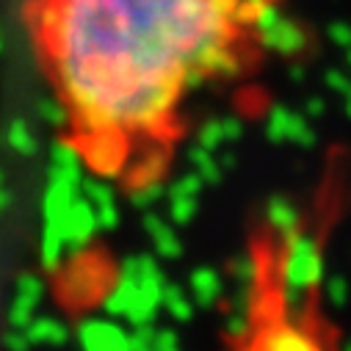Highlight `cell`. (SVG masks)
Listing matches in <instances>:
<instances>
[{"label": "cell", "instance_id": "cell-1", "mask_svg": "<svg viewBox=\"0 0 351 351\" xmlns=\"http://www.w3.org/2000/svg\"><path fill=\"white\" fill-rule=\"evenodd\" d=\"M23 23L53 83L61 141L119 133L133 155L138 136L171 119L186 66L235 31L210 0H25Z\"/></svg>", "mask_w": 351, "mask_h": 351}, {"label": "cell", "instance_id": "cell-2", "mask_svg": "<svg viewBox=\"0 0 351 351\" xmlns=\"http://www.w3.org/2000/svg\"><path fill=\"white\" fill-rule=\"evenodd\" d=\"M324 282V254L313 232H296L285 238V254L280 260V299L291 318H302L313 288Z\"/></svg>", "mask_w": 351, "mask_h": 351}, {"label": "cell", "instance_id": "cell-3", "mask_svg": "<svg viewBox=\"0 0 351 351\" xmlns=\"http://www.w3.org/2000/svg\"><path fill=\"white\" fill-rule=\"evenodd\" d=\"M252 343L269 351H315L318 348V340L313 337V332H307L299 324V318H291V315L288 321H269L263 329H257Z\"/></svg>", "mask_w": 351, "mask_h": 351}, {"label": "cell", "instance_id": "cell-4", "mask_svg": "<svg viewBox=\"0 0 351 351\" xmlns=\"http://www.w3.org/2000/svg\"><path fill=\"white\" fill-rule=\"evenodd\" d=\"M257 42H260L263 50H271V53H280V56H296L307 47V34L296 20H288L282 14L280 23H274L271 28L257 34Z\"/></svg>", "mask_w": 351, "mask_h": 351}, {"label": "cell", "instance_id": "cell-5", "mask_svg": "<svg viewBox=\"0 0 351 351\" xmlns=\"http://www.w3.org/2000/svg\"><path fill=\"white\" fill-rule=\"evenodd\" d=\"M224 288L227 285H224L221 274L213 266H199L189 277V293H191L194 304H199L202 310L216 307L221 302V296H224Z\"/></svg>", "mask_w": 351, "mask_h": 351}, {"label": "cell", "instance_id": "cell-6", "mask_svg": "<svg viewBox=\"0 0 351 351\" xmlns=\"http://www.w3.org/2000/svg\"><path fill=\"white\" fill-rule=\"evenodd\" d=\"M144 227H147V232H149V238H152V243H155V249H158L160 257L178 260V257L183 254V243H180L178 232H174V224H171V221H166V219L149 213V216L144 219Z\"/></svg>", "mask_w": 351, "mask_h": 351}, {"label": "cell", "instance_id": "cell-7", "mask_svg": "<svg viewBox=\"0 0 351 351\" xmlns=\"http://www.w3.org/2000/svg\"><path fill=\"white\" fill-rule=\"evenodd\" d=\"M266 219H269L271 230L280 232L282 238L296 235L299 227H302V213L288 197H271L269 205H266Z\"/></svg>", "mask_w": 351, "mask_h": 351}, {"label": "cell", "instance_id": "cell-8", "mask_svg": "<svg viewBox=\"0 0 351 351\" xmlns=\"http://www.w3.org/2000/svg\"><path fill=\"white\" fill-rule=\"evenodd\" d=\"M80 337H83V343H89V346H114V348H128L130 346V335L122 326L108 324V321L83 324Z\"/></svg>", "mask_w": 351, "mask_h": 351}, {"label": "cell", "instance_id": "cell-9", "mask_svg": "<svg viewBox=\"0 0 351 351\" xmlns=\"http://www.w3.org/2000/svg\"><path fill=\"white\" fill-rule=\"evenodd\" d=\"M189 163L194 166V171L199 174V178L205 180V186L221 183L224 169H221V163H219V158H216L213 149H208V147H202V144H194V147L189 149Z\"/></svg>", "mask_w": 351, "mask_h": 351}, {"label": "cell", "instance_id": "cell-10", "mask_svg": "<svg viewBox=\"0 0 351 351\" xmlns=\"http://www.w3.org/2000/svg\"><path fill=\"white\" fill-rule=\"evenodd\" d=\"M160 307H166V313H169L174 321H180V324H186V321L194 318V299H191V293H186V291L178 288V285H169V282H166Z\"/></svg>", "mask_w": 351, "mask_h": 351}, {"label": "cell", "instance_id": "cell-11", "mask_svg": "<svg viewBox=\"0 0 351 351\" xmlns=\"http://www.w3.org/2000/svg\"><path fill=\"white\" fill-rule=\"evenodd\" d=\"M169 197V221L186 227L194 221L199 210V197H186V194H166Z\"/></svg>", "mask_w": 351, "mask_h": 351}, {"label": "cell", "instance_id": "cell-12", "mask_svg": "<svg viewBox=\"0 0 351 351\" xmlns=\"http://www.w3.org/2000/svg\"><path fill=\"white\" fill-rule=\"evenodd\" d=\"M285 141L291 144H299V147H313L318 141L310 119L302 114V111H291L288 117V128H285Z\"/></svg>", "mask_w": 351, "mask_h": 351}, {"label": "cell", "instance_id": "cell-13", "mask_svg": "<svg viewBox=\"0 0 351 351\" xmlns=\"http://www.w3.org/2000/svg\"><path fill=\"white\" fill-rule=\"evenodd\" d=\"M230 274H232L235 282H243V285H260V282H263V263H260L254 254H241V257L232 260Z\"/></svg>", "mask_w": 351, "mask_h": 351}, {"label": "cell", "instance_id": "cell-14", "mask_svg": "<svg viewBox=\"0 0 351 351\" xmlns=\"http://www.w3.org/2000/svg\"><path fill=\"white\" fill-rule=\"evenodd\" d=\"M224 335L232 343H249L252 340V313L230 310V315L224 318Z\"/></svg>", "mask_w": 351, "mask_h": 351}, {"label": "cell", "instance_id": "cell-15", "mask_svg": "<svg viewBox=\"0 0 351 351\" xmlns=\"http://www.w3.org/2000/svg\"><path fill=\"white\" fill-rule=\"evenodd\" d=\"M163 197H166V186H163V180H149V183H141V186L130 189V205L144 208V210L152 208V205H158Z\"/></svg>", "mask_w": 351, "mask_h": 351}, {"label": "cell", "instance_id": "cell-16", "mask_svg": "<svg viewBox=\"0 0 351 351\" xmlns=\"http://www.w3.org/2000/svg\"><path fill=\"white\" fill-rule=\"evenodd\" d=\"M288 117H291V108L285 106H271L269 114H266V138L280 144L285 141V128H288Z\"/></svg>", "mask_w": 351, "mask_h": 351}, {"label": "cell", "instance_id": "cell-17", "mask_svg": "<svg viewBox=\"0 0 351 351\" xmlns=\"http://www.w3.org/2000/svg\"><path fill=\"white\" fill-rule=\"evenodd\" d=\"M324 302L332 310H343L348 304V282L340 274H332L329 280H324Z\"/></svg>", "mask_w": 351, "mask_h": 351}, {"label": "cell", "instance_id": "cell-18", "mask_svg": "<svg viewBox=\"0 0 351 351\" xmlns=\"http://www.w3.org/2000/svg\"><path fill=\"white\" fill-rule=\"evenodd\" d=\"M197 144H202V147L219 152V149L227 144L224 130H221V119H208V122L199 128V133H197Z\"/></svg>", "mask_w": 351, "mask_h": 351}, {"label": "cell", "instance_id": "cell-19", "mask_svg": "<svg viewBox=\"0 0 351 351\" xmlns=\"http://www.w3.org/2000/svg\"><path fill=\"white\" fill-rule=\"evenodd\" d=\"M202 189H205V180L199 178L197 171H189V174H180L178 180H174L169 189H166V194H186V197H199L202 194Z\"/></svg>", "mask_w": 351, "mask_h": 351}, {"label": "cell", "instance_id": "cell-20", "mask_svg": "<svg viewBox=\"0 0 351 351\" xmlns=\"http://www.w3.org/2000/svg\"><path fill=\"white\" fill-rule=\"evenodd\" d=\"M271 0H238V12H235V28H252L254 17L266 9Z\"/></svg>", "mask_w": 351, "mask_h": 351}, {"label": "cell", "instance_id": "cell-21", "mask_svg": "<svg viewBox=\"0 0 351 351\" xmlns=\"http://www.w3.org/2000/svg\"><path fill=\"white\" fill-rule=\"evenodd\" d=\"M282 20V9L274 3V0H271V3L266 6V9H263L257 17H254V23H252V31L254 34H260V31H266V28H271L274 23H280Z\"/></svg>", "mask_w": 351, "mask_h": 351}, {"label": "cell", "instance_id": "cell-22", "mask_svg": "<svg viewBox=\"0 0 351 351\" xmlns=\"http://www.w3.org/2000/svg\"><path fill=\"white\" fill-rule=\"evenodd\" d=\"M174 348H180V335L174 329H155L152 351H174Z\"/></svg>", "mask_w": 351, "mask_h": 351}, {"label": "cell", "instance_id": "cell-23", "mask_svg": "<svg viewBox=\"0 0 351 351\" xmlns=\"http://www.w3.org/2000/svg\"><path fill=\"white\" fill-rule=\"evenodd\" d=\"M324 80H326V86L335 92V95H348L351 92V77L346 75V72H340V69H329L326 75H324Z\"/></svg>", "mask_w": 351, "mask_h": 351}, {"label": "cell", "instance_id": "cell-24", "mask_svg": "<svg viewBox=\"0 0 351 351\" xmlns=\"http://www.w3.org/2000/svg\"><path fill=\"white\" fill-rule=\"evenodd\" d=\"M221 130H224V138H227V144H232V141H241L243 138V119L241 117H221Z\"/></svg>", "mask_w": 351, "mask_h": 351}, {"label": "cell", "instance_id": "cell-25", "mask_svg": "<svg viewBox=\"0 0 351 351\" xmlns=\"http://www.w3.org/2000/svg\"><path fill=\"white\" fill-rule=\"evenodd\" d=\"M326 34H329V39H332L337 47H343V50L351 47V25H348V23H332Z\"/></svg>", "mask_w": 351, "mask_h": 351}, {"label": "cell", "instance_id": "cell-26", "mask_svg": "<svg viewBox=\"0 0 351 351\" xmlns=\"http://www.w3.org/2000/svg\"><path fill=\"white\" fill-rule=\"evenodd\" d=\"M324 111H326V103H324L321 97H310V100H304L302 114H304L307 119H318V117H324Z\"/></svg>", "mask_w": 351, "mask_h": 351}, {"label": "cell", "instance_id": "cell-27", "mask_svg": "<svg viewBox=\"0 0 351 351\" xmlns=\"http://www.w3.org/2000/svg\"><path fill=\"white\" fill-rule=\"evenodd\" d=\"M291 77H293L296 83H302V77H304V72H302V66H291Z\"/></svg>", "mask_w": 351, "mask_h": 351}, {"label": "cell", "instance_id": "cell-28", "mask_svg": "<svg viewBox=\"0 0 351 351\" xmlns=\"http://www.w3.org/2000/svg\"><path fill=\"white\" fill-rule=\"evenodd\" d=\"M340 348H343V351H351V337H343V340H340Z\"/></svg>", "mask_w": 351, "mask_h": 351}, {"label": "cell", "instance_id": "cell-29", "mask_svg": "<svg viewBox=\"0 0 351 351\" xmlns=\"http://www.w3.org/2000/svg\"><path fill=\"white\" fill-rule=\"evenodd\" d=\"M346 117H348V119H351V92H348V95H346Z\"/></svg>", "mask_w": 351, "mask_h": 351}, {"label": "cell", "instance_id": "cell-30", "mask_svg": "<svg viewBox=\"0 0 351 351\" xmlns=\"http://www.w3.org/2000/svg\"><path fill=\"white\" fill-rule=\"evenodd\" d=\"M348 64H351V47H348Z\"/></svg>", "mask_w": 351, "mask_h": 351}]
</instances>
